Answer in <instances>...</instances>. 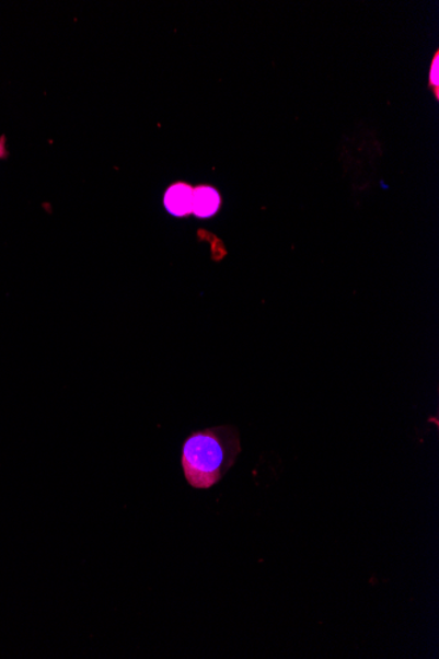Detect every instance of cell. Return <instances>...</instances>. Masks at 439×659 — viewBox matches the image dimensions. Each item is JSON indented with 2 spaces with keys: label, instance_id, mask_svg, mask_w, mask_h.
Segmentation results:
<instances>
[{
  "label": "cell",
  "instance_id": "cell-1",
  "mask_svg": "<svg viewBox=\"0 0 439 659\" xmlns=\"http://www.w3.org/2000/svg\"><path fill=\"white\" fill-rule=\"evenodd\" d=\"M240 453V433L233 426L207 428L189 435L182 450V467L188 485L198 489L218 485Z\"/></svg>",
  "mask_w": 439,
  "mask_h": 659
},
{
  "label": "cell",
  "instance_id": "cell-2",
  "mask_svg": "<svg viewBox=\"0 0 439 659\" xmlns=\"http://www.w3.org/2000/svg\"><path fill=\"white\" fill-rule=\"evenodd\" d=\"M194 187L186 182H175L163 197L166 211L175 218H187L193 215Z\"/></svg>",
  "mask_w": 439,
  "mask_h": 659
},
{
  "label": "cell",
  "instance_id": "cell-3",
  "mask_svg": "<svg viewBox=\"0 0 439 659\" xmlns=\"http://www.w3.org/2000/svg\"><path fill=\"white\" fill-rule=\"evenodd\" d=\"M221 195L215 187L200 185L194 187L193 215L199 219L215 217L221 207Z\"/></svg>",
  "mask_w": 439,
  "mask_h": 659
},
{
  "label": "cell",
  "instance_id": "cell-4",
  "mask_svg": "<svg viewBox=\"0 0 439 659\" xmlns=\"http://www.w3.org/2000/svg\"><path fill=\"white\" fill-rule=\"evenodd\" d=\"M438 55H436L435 61H432V67L430 70V83H432V86H435L436 89L438 88Z\"/></svg>",
  "mask_w": 439,
  "mask_h": 659
},
{
  "label": "cell",
  "instance_id": "cell-5",
  "mask_svg": "<svg viewBox=\"0 0 439 659\" xmlns=\"http://www.w3.org/2000/svg\"><path fill=\"white\" fill-rule=\"evenodd\" d=\"M8 137L5 135L0 136V161L8 159Z\"/></svg>",
  "mask_w": 439,
  "mask_h": 659
}]
</instances>
